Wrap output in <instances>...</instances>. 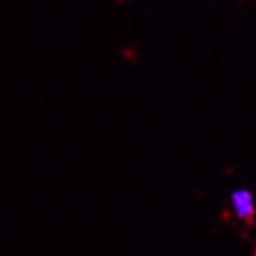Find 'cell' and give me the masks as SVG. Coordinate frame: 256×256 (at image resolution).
Instances as JSON below:
<instances>
[{
  "label": "cell",
  "instance_id": "cell-1",
  "mask_svg": "<svg viewBox=\"0 0 256 256\" xmlns=\"http://www.w3.org/2000/svg\"><path fill=\"white\" fill-rule=\"evenodd\" d=\"M232 202L234 206V212L238 218L250 220L254 214V205H253V196L247 190H238L232 196Z\"/></svg>",
  "mask_w": 256,
  "mask_h": 256
}]
</instances>
